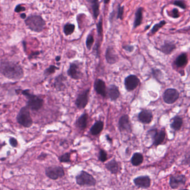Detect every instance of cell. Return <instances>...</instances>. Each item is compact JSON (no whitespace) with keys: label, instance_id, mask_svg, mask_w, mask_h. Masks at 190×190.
<instances>
[{"label":"cell","instance_id":"obj_1","mask_svg":"<svg viewBox=\"0 0 190 190\" xmlns=\"http://www.w3.org/2000/svg\"><path fill=\"white\" fill-rule=\"evenodd\" d=\"M0 72L8 79L19 80L23 78L24 72L20 65L13 62L2 60L0 64Z\"/></svg>","mask_w":190,"mask_h":190},{"label":"cell","instance_id":"obj_2","mask_svg":"<svg viewBox=\"0 0 190 190\" xmlns=\"http://www.w3.org/2000/svg\"><path fill=\"white\" fill-rule=\"evenodd\" d=\"M26 27L31 31L41 32L46 26V22L43 18L39 15H31L25 20Z\"/></svg>","mask_w":190,"mask_h":190},{"label":"cell","instance_id":"obj_3","mask_svg":"<svg viewBox=\"0 0 190 190\" xmlns=\"http://www.w3.org/2000/svg\"><path fill=\"white\" fill-rule=\"evenodd\" d=\"M21 94L26 97L28 99L27 104L28 108L33 111H38L41 109L44 105V100L38 95H35L30 92V89L20 90Z\"/></svg>","mask_w":190,"mask_h":190},{"label":"cell","instance_id":"obj_4","mask_svg":"<svg viewBox=\"0 0 190 190\" xmlns=\"http://www.w3.org/2000/svg\"><path fill=\"white\" fill-rule=\"evenodd\" d=\"M30 109L27 105L22 107L16 117L18 123L25 128H30L33 124Z\"/></svg>","mask_w":190,"mask_h":190},{"label":"cell","instance_id":"obj_5","mask_svg":"<svg viewBox=\"0 0 190 190\" xmlns=\"http://www.w3.org/2000/svg\"><path fill=\"white\" fill-rule=\"evenodd\" d=\"M75 178L77 183L80 186H94L97 184V181L92 175L84 171H82Z\"/></svg>","mask_w":190,"mask_h":190},{"label":"cell","instance_id":"obj_6","mask_svg":"<svg viewBox=\"0 0 190 190\" xmlns=\"http://www.w3.org/2000/svg\"><path fill=\"white\" fill-rule=\"evenodd\" d=\"M45 174L46 176L52 180H56L59 178L64 177L65 175L64 170L60 166H49L45 168Z\"/></svg>","mask_w":190,"mask_h":190},{"label":"cell","instance_id":"obj_7","mask_svg":"<svg viewBox=\"0 0 190 190\" xmlns=\"http://www.w3.org/2000/svg\"><path fill=\"white\" fill-rule=\"evenodd\" d=\"M90 89L88 88L80 92L75 100V105L79 109H82L87 107L89 100Z\"/></svg>","mask_w":190,"mask_h":190},{"label":"cell","instance_id":"obj_8","mask_svg":"<svg viewBox=\"0 0 190 190\" xmlns=\"http://www.w3.org/2000/svg\"><path fill=\"white\" fill-rule=\"evenodd\" d=\"M80 62H74L70 64L69 68L67 70V74L71 79L78 80L82 79V74L80 70Z\"/></svg>","mask_w":190,"mask_h":190},{"label":"cell","instance_id":"obj_9","mask_svg":"<svg viewBox=\"0 0 190 190\" xmlns=\"http://www.w3.org/2000/svg\"><path fill=\"white\" fill-rule=\"evenodd\" d=\"M148 133L152 138V145L154 146H158L160 144H162L166 138V134L163 129L158 131L157 129H153L149 131Z\"/></svg>","mask_w":190,"mask_h":190},{"label":"cell","instance_id":"obj_10","mask_svg":"<svg viewBox=\"0 0 190 190\" xmlns=\"http://www.w3.org/2000/svg\"><path fill=\"white\" fill-rule=\"evenodd\" d=\"M180 97L179 92L173 88H169L165 90L163 94V99L164 102L168 104L175 103Z\"/></svg>","mask_w":190,"mask_h":190},{"label":"cell","instance_id":"obj_11","mask_svg":"<svg viewBox=\"0 0 190 190\" xmlns=\"http://www.w3.org/2000/svg\"><path fill=\"white\" fill-rule=\"evenodd\" d=\"M140 83V80L135 75H129L124 79V86L128 92L136 89Z\"/></svg>","mask_w":190,"mask_h":190},{"label":"cell","instance_id":"obj_12","mask_svg":"<svg viewBox=\"0 0 190 190\" xmlns=\"http://www.w3.org/2000/svg\"><path fill=\"white\" fill-rule=\"evenodd\" d=\"M187 178L183 175H172L170 178V187L172 189H176L181 186L185 185Z\"/></svg>","mask_w":190,"mask_h":190},{"label":"cell","instance_id":"obj_13","mask_svg":"<svg viewBox=\"0 0 190 190\" xmlns=\"http://www.w3.org/2000/svg\"><path fill=\"white\" fill-rule=\"evenodd\" d=\"M118 127L121 132H132V124L128 115L124 114L121 117L118 122Z\"/></svg>","mask_w":190,"mask_h":190},{"label":"cell","instance_id":"obj_14","mask_svg":"<svg viewBox=\"0 0 190 190\" xmlns=\"http://www.w3.org/2000/svg\"><path fill=\"white\" fill-rule=\"evenodd\" d=\"M94 89L95 92L104 98L107 96V88L104 81L100 79H95L94 82Z\"/></svg>","mask_w":190,"mask_h":190},{"label":"cell","instance_id":"obj_15","mask_svg":"<svg viewBox=\"0 0 190 190\" xmlns=\"http://www.w3.org/2000/svg\"><path fill=\"white\" fill-rule=\"evenodd\" d=\"M105 58L109 64H114L119 60V57L113 48L109 46L105 52Z\"/></svg>","mask_w":190,"mask_h":190},{"label":"cell","instance_id":"obj_16","mask_svg":"<svg viewBox=\"0 0 190 190\" xmlns=\"http://www.w3.org/2000/svg\"><path fill=\"white\" fill-rule=\"evenodd\" d=\"M134 183L139 188H148L151 186V178L148 176H142L134 178Z\"/></svg>","mask_w":190,"mask_h":190},{"label":"cell","instance_id":"obj_17","mask_svg":"<svg viewBox=\"0 0 190 190\" xmlns=\"http://www.w3.org/2000/svg\"><path fill=\"white\" fill-rule=\"evenodd\" d=\"M67 78L62 74H60L58 75L54 79L53 83L54 88L58 92H62V90H64L66 88V85L65 84V82Z\"/></svg>","mask_w":190,"mask_h":190},{"label":"cell","instance_id":"obj_18","mask_svg":"<svg viewBox=\"0 0 190 190\" xmlns=\"http://www.w3.org/2000/svg\"><path fill=\"white\" fill-rule=\"evenodd\" d=\"M153 114L151 111L144 109L139 113L138 118L142 123L149 124L153 120Z\"/></svg>","mask_w":190,"mask_h":190},{"label":"cell","instance_id":"obj_19","mask_svg":"<svg viewBox=\"0 0 190 190\" xmlns=\"http://www.w3.org/2000/svg\"><path fill=\"white\" fill-rule=\"evenodd\" d=\"M107 95L111 101H116L120 97L119 88L114 84L109 85L107 88Z\"/></svg>","mask_w":190,"mask_h":190},{"label":"cell","instance_id":"obj_20","mask_svg":"<svg viewBox=\"0 0 190 190\" xmlns=\"http://www.w3.org/2000/svg\"><path fill=\"white\" fill-rule=\"evenodd\" d=\"M105 167L112 174H117L120 171L119 164L115 159H113L105 164Z\"/></svg>","mask_w":190,"mask_h":190},{"label":"cell","instance_id":"obj_21","mask_svg":"<svg viewBox=\"0 0 190 190\" xmlns=\"http://www.w3.org/2000/svg\"><path fill=\"white\" fill-rule=\"evenodd\" d=\"M88 120V115L87 113H83L78 119L76 122V126L80 130H84L87 127Z\"/></svg>","mask_w":190,"mask_h":190},{"label":"cell","instance_id":"obj_22","mask_svg":"<svg viewBox=\"0 0 190 190\" xmlns=\"http://www.w3.org/2000/svg\"><path fill=\"white\" fill-rule=\"evenodd\" d=\"M104 128V122L103 121H97L95 123L92 125L90 129V133L92 136H97L100 134Z\"/></svg>","mask_w":190,"mask_h":190},{"label":"cell","instance_id":"obj_23","mask_svg":"<svg viewBox=\"0 0 190 190\" xmlns=\"http://www.w3.org/2000/svg\"><path fill=\"white\" fill-rule=\"evenodd\" d=\"M91 5V8L92 11V15L95 20H97L100 13V3L98 0H90L87 1Z\"/></svg>","mask_w":190,"mask_h":190},{"label":"cell","instance_id":"obj_24","mask_svg":"<svg viewBox=\"0 0 190 190\" xmlns=\"http://www.w3.org/2000/svg\"><path fill=\"white\" fill-rule=\"evenodd\" d=\"M176 46L175 44L170 42H166L163 45L161 46L159 50L164 54L169 55L172 53V52L176 49Z\"/></svg>","mask_w":190,"mask_h":190},{"label":"cell","instance_id":"obj_25","mask_svg":"<svg viewBox=\"0 0 190 190\" xmlns=\"http://www.w3.org/2000/svg\"><path fill=\"white\" fill-rule=\"evenodd\" d=\"M182 124V118L178 116H176L172 119V122L170 124V127L175 131H178L181 128Z\"/></svg>","mask_w":190,"mask_h":190},{"label":"cell","instance_id":"obj_26","mask_svg":"<svg viewBox=\"0 0 190 190\" xmlns=\"http://www.w3.org/2000/svg\"><path fill=\"white\" fill-rule=\"evenodd\" d=\"M188 62V56L186 53L180 54L175 60V64L178 68H182L187 65Z\"/></svg>","mask_w":190,"mask_h":190},{"label":"cell","instance_id":"obj_27","mask_svg":"<svg viewBox=\"0 0 190 190\" xmlns=\"http://www.w3.org/2000/svg\"><path fill=\"white\" fill-rule=\"evenodd\" d=\"M143 8H139L137 9L135 14L133 28H136L138 26L141 25L143 20Z\"/></svg>","mask_w":190,"mask_h":190},{"label":"cell","instance_id":"obj_28","mask_svg":"<svg viewBox=\"0 0 190 190\" xmlns=\"http://www.w3.org/2000/svg\"><path fill=\"white\" fill-rule=\"evenodd\" d=\"M143 162V156L140 153H134L131 158L132 164L134 166H138Z\"/></svg>","mask_w":190,"mask_h":190},{"label":"cell","instance_id":"obj_29","mask_svg":"<svg viewBox=\"0 0 190 190\" xmlns=\"http://www.w3.org/2000/svg\"><path fill=\"white\" fill-rule=\"evenodd\" d=\"M75 28V25L72 23H67L63 27V32L66 36H69L74 32Z\"/></svg>","mask_w":190,"mask_h":190},{"label":"cell","instance_id":"obj_30","mask_svg":"<svg viewBox=\"0 0 190 190\" xmlns=\"http://www.w3.org/2000/svg\"><path fill=\"white\" fill-rule=\"evenodd\" d=\"M59 69V68H58V67H56L55 65H52L49 66L47 69L44 70V76H45L46 77H49L50 75L55 73V72H56V70Z\"/></svg>","mask_w":190,"mask_h":190},{"label":"cell","instance_id":"obj_31","mask_svg":"<svg viewBox=\"0 0 190 190\" xmlns=\"http://www.w3.org/2000/svg\"><path fill=\"white\" fill-rule=\"evenodd\" d=\"M94 42V36H92V34H89L87 36V38L86 39V42H85L86 47L88 50H91Z\"/></svg>","mask_w":190,"mask_h":190},{"label":"cell","instance_id":"obj_32","mask_svg":"<svg viewBox=\"0 0 190 190\" xmlns=\"http://www.w3.org/2000/svg\"><path fill=\"white\" fill-rule=\"evenodd\" d=\"M97 28L98 32V35L102 39L103 37V18L100 17L98 23L97 24Z\"/></svg>","mask_w":190,"mask_h":190},{"label":"cell","instance_id":"obj_33","mask_svg":"<svg viewBox=\"0 0 190 190\" xmlns=\"http://www.w3.org/2000/svg\"><path fill=\"white\" fill-rule=\"evenodd\" d=\"M70 156H71V154L70 153H65L64 154H62V156H60L59 157V161H60V162H62V163L70 162H71Z\"/></svg>","mask_w":190,"mask_h":190},{"label":"cell","instance_id":"obj_34","mask_svg":"<svg viewBox=\"0 0 190 190\" xmlns=\"http://www.w3.org/2000/svg\"><path fill=\"white\" fill-rule=\"evenodd\" d=\"M166 21L164 20H162L159 22V23H157L154 25L153 28H152L151 32L152 33H155L157 32V31L159 30V29L162 28L163 26H164V25L166 24Z\"/></svg>","mask_w":190,"mask_h":190},{"label":"cell","instance_id":"obj_35","mask_svg":"<svg viewBox=\"0 0 190 190\" xmlns=\"http://www.w3.org/2000/svg\"><path fill=\"white\" fill-rule=\"evenodd\" d=\"M98 159L102 162H104L108 159L107 153L103 149H100L98 154Z\"/></svg>","mask_w":190,"mask_h":190},{"label":"cell","instance_id":"obj_36","mask_svg":"<svg viewBox=\"0 0 190 190\" xmlns=\"http://www.w3.org/2000/svg\"><path fill=\"white\" fill-rule=\"evenodd\" d=\"M124 7L123 6H122L120 4H118V11H117V18L120 19L121 20H123V18L124 9Z\"/></svg>","mask_w":190,"mask_h":190},{"label":"cell","instance_id":"obj_37","mask_svg":"<svg viewBox=\"0 0 190 190\" xmlns=\"http://www.w3.org/2000/svg\"><path fill=\"white\" fill-rule=\"evenodd\" d=\"M25 11H26V8L22 4H18L15 8V12L16 13H20Z\"/></svg>","mask_w":190,"mask_h":190},{"label":"cell","instance_id":"obj_38","mask_svg":"<svg viewBox=\"0 0 190 190\" xmlns=\"http://www.w3.org/2000/svg\"><path fill=\"white\" fill-rule=\"evenodd\" d=\"M173 4H174V5L181 8L183 10L186 8V5L185 3L182 1H175V2H173Z\"/></svg>","mask_w":190,"mask_h":190},{"label":"cell","instance_id":"obj_39","mask_svg":"<svg viewBox=\"0 0 190 190\" xmlns=\"http://www.w3.org/2000/svg\"><path fill=\"white\" fill-rule=\"evenodd\" d=\"M171 16L173 18H178L180 16L179 11L178 10L177 8H173L171 11Z\"/></svg>","mask_w":190,"mask_h":190},{"label":"cell","instance_id":"obj_40","mask_svg":"<svg viewBox=\"0 0 190 190\" xmlns=\"http://www.w3.org/2000/svg\"><path fill=\"white\" fill-rule=\"evenodd\" d=\"M9 142L11 146L13 147H16L18 145V142L17 141V139L13 137H11L10 138Z\"/></svg>","mask_w":190,"mask_h":190},{"label":"cell","instance_id":"obj_41","mask_svg":"<svg viewBox=\"0 0 190 190\" xmlns=\"http://www.w3.org/2000/svg\"><path fill=\"white\" fill-rule=\"evenodd\" d=\"M123 48L124 50H125L126 51L129 52H131L134 50V46L130 45H126L123 46Z\"/></svg>","mask_w":190,"mask_h":190},{"label":"cell","instance_id":"obj_42","mask_svg":"<svg viewBox=\"0 0 190 190\" xmlns=\"http://www.w3.org/2000/svg\"><path fill=\"white\" fill-rule=\"evenodd\" d=\"M39 54H40V52H32V54H30V55L28 56V58H29V59H31V58H36L37 56L39 55Z\"/></svg>","mask_w":190,"mask_h":190},{"label":"cell","instance_id":"obj_43","mask_svg":"<svg viewBox=\"0 0 190 190\" xmlns=\"http://www.w3.org/2000/svg\"><path fill=\"white\" fill-rule=\"evenodd\" d=\"M47 156H48V154H46V153H41V154L39 155L38 157V158L39 159H40V160H42V159H45L47 157Z\"/></svg>","mask_w":190,"mask_h":190},{"label":"cell","instance_id":"obj_44","mask_svg":"<svg viewBox=\"0 0 190 190\" xmlns=\"http://www.w3.org/2000/svg\"><path fill=\"white\" fill-rule=\"evenodd\" d=\"M20 18L22 19H24V20H26V18H27V16L25 13H22L20 14Z\"/></svg>","mask_w":190,"mask_h":190},{"label":"cell","instance_id":"obj_45","mask_svg":"<svg viewBox=\"0 0 190 190\" xmlns=\"http://www.w3.org/2000/svg\"><path fill=\"white\" fill-rule=\"evenodd\" d=\"M60 59H61V57L60 56H57L55 58V60L57 61V62H59L60 60Z\"/></svg>","mask_w":190,"mask_h":190},{"label":"cell","instance_id":"obj_46","mask_svg":"<svg viewBox=\"0 0 190 190\" xmlns=\"http://www.w3.org/2000/svg\"><path fill=\"white\" fill-rule=\"evenodd\" d=\"M107 136V141L109 142H112V139L109 137V136Z\"/></svg>","mask_w":190,"mask_h":190},{"label":"cell","instance_id":"obj_47","mask_svg":"<svg viewBox=\"0 0 190 190\" xmlns=\"http://www.w3.org/2000/svg\"><path fill=\"white\" fill-rule=\"evenodd\" d=\"M109 2V1H104V2L105 3H108V2Z\"/></svg>","mask_w":190,"mask_h":190},{"label":"cell","instance_id":"obj_48","mask_svg":"<svg viewBox=\"0 0 190 190\" xmlns=\"http://www.w3.org/2000/svg\"><path fill=\"white\" fill-rule=\"evenodd\" d=\"M188 190V189H183V190Z\"/></svg>","mask_w":190,"mask_h":190},{"label":"cell","instance_id":"obj_49","mask_svg":"<svg viewBox=\"0 0 190 190\" xmlns=\"http://www.w3.org/2000/svg\"></svg>","mask_w":190,"mask_h":190}]
</instances>
